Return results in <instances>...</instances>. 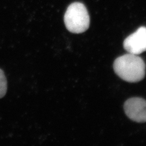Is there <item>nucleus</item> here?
I'll list each match as a JSON object with an SVG mask.
<instances>
[{"label": "nucleus", "mask_w": 146, "mask_h": 146, "mask_svg": "<svg viewBox=\"0 0 146 146\" xmlns=\"http://www.w3.org/2000/svg\"><path fill=\"white\" fill-rule=\"evenodd\" d=\"M123 47L130 54L139 55L146 51V27H141L127 37L123 42Z\"/></svg>", "instance_id": "4"}, {"label": "nucleus", "mask_w": 146, "mask_h": 146, "mask_svg": "<svg viewBox=\"0 0 146 146\" xmlns=\"http://www.w3.org/2000/svg\"><path fill=\"white\" fill-rule=\"evenodd\" d=\"M115 73L128 82L142 80L146 74V64L142 58L133 54H127L117 58L114 62Z\"/></svg>", "instance_id": "1"}, {"label": "nucleus", "mask_w": 146, "mask_h": 146, "mask_svg": "<svg viewBox=\"0 0 146 146\" xmlns=\"http://www.w3.org/2000/svg\"><path fill=\"white\" fill-rule=\"evenodd\" d=\"M64 22L71 33L80 34L86 31L89 27L90 17L86 6L80 2L70 5L64 14Z\"/></svg>", "instance_id": "2"}, {"label": "nucleus", "mask_w": 146, "mask_h": 146, "mask_svg": "<svg viewBox=\"0 0 146 146\" xmlns=\"http://www.w3.org/2000/svg\"><path fill=\"white\" fill-rule=\"evenodd\" d=\"M7 82L3 71L0 69V99L3 98L7 92Z\"/></svg>", "instance_id": "5"}, {"label": "nucleus", "mask_w": 146, "mask_h": 146, "mask_svg": "<svg viewBox=\"0 0 146 146\" xmlns=\"http://www.w3.org/2000/svg\"><path fill=\"white\" fill-rule=\"evenodd\" d=\"M126 115L131 120L139 123L146 122V100L140 98L127 100L124 104Z\"/></svg>", "instance_id": "3"}]
</instances>
